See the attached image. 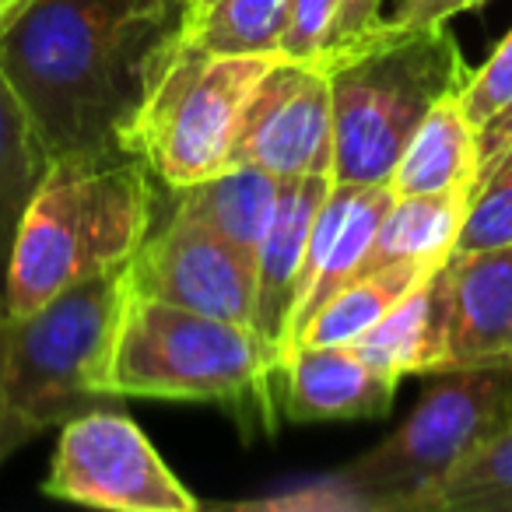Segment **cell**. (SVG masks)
I'll return each instance as SVG.
<instances>
[{
    "instance_id": "1",
    "label": "cell",
    "mask_w": 512,
    "mask_h": 512,
    "mask_svg": "<svg viewBox=\"0 0 512 512\" xmlns=\"http://www.w3.org/2000/svg\"><path fill=\"white\" fill-rule=\"evenodd\" d=\"M190 11V0H29L0 32V78L46 155H134Z\"/></svg>"
},
{
    "instance_id": "2",
    "label": "cell",
    "mask_w": 512,
    "mask_h": 512,
    "mask_svg": "<svg viewBox=\"0 0 512 512\" xmlns=\"http://www.w3.org/2000/svg\"><path fill=\"white\" fill-rule=\"evenodd\" d=\"M151 221L155 176L144 158H50V169L18 228L4 313H32L64 288L127 264Z\"/></svg>"
},
{
    "instance_id": "3",
    "label": "cell",
    "mask_w": 512,
    "mask_h": 512,
    "mask_svg": "<svg viewBox=\"0 0 512 512\" xmlns=\"http://www.w3.org/2000/svg\"><path fill=\"white\" fill-rule=\"evenodd\" d=\"M334 106V179L390 183L397 158L435 102L460 95L470 71L446 25L400 29L390 18L362 46L320 67Z\"/></svg>"
},
{
    "instance_id": "4",
    "label": "cell",
    "mask_w": 512,
    "mask_h": 512,
    "mask_svg": "<svg viewBox=\"0 0 512 512\" xmlns=\"http://www.w3.org/2000/svg\"><path fill=\"white\" fill-rule=\"evenodd\" d=\"M127 264L64 288L32 313L0 316L4 390L32 439L113 400L109 369L130 299Z\"/></svg>"
},
{
    "instance_id": "5",
    "label": "cell",
    "mask_w": 512,
    "mask_h": 512,
    "mask_svg": "<svg viewBox=\"0 0 512 512\" xmlns=\"http://www.w3.org/2000/svg\"><path fill=\"white\" fill-rule=\"evenodd\" d=\"M274 372L278 358L249 323L130 292L113 348L109 393L267 411Z\"/></svg>"
},
{
    "instance_id": "6",
    "label": "cell",
    "mask_w": 512,
    "mask_h": 512,
    "mask_svg": "<svg viewBox=\"0 0 512 512\" xmlns=\"http://www.w3.org/2000/svg\"><path fill=\"white\" fill-rule=\"evenodd\" d=\"M439 376L397 432L323 477L337 509L411 512L421 491L512 425V362L456 365Z\"/></svg>"
},
{
    "instance_id": "7",
    "label": "cell",
    "mask_w": 512,
    "mask_h": 512,
    "mask_svg": "<svg viewBox=\"0 0 512 512\" xmlns=\"http://www.w3.org/2000/svg\"><path fill=\"white\" fill-rule=\"evenodd\" d=\"M281 53H207L183 39L134 127V155L165 190L232 165L242 109Z\"/></svg>"
},
{
    "instance_id": "8",
    "label": "cell",
    "mask_w": 512,
    "mask_h": 512,
    "mask_svg": "<svg viewBox=\"0 0 512 512\" xmlns=\"http://www.w3.org/2000/svg\"><path fill=\"white\" fill-rule=\"evenodd\" d=\"M43 491L50 498L113 512L200 509L148 435L127 414L109 407H95L60 425Z\"/></svg>"
},
{
    "instance_id": "9",
    "label": "cell",
    "mask_w": 512,
    "mask_h": 512,
    "mask_svg": "<svg viewBox=\"0 0 512 512\" xmlns=\"http://www.w3.org/2000/svg\"><path fill=\"white\" fill-rule=\"evenodd\" d=\"M239 162L274 179H334V106L320 67L278 57L256 81L232 148V165Z\"/></svg>"
},
{
    "instance_id": "10",
    "label": "cell",
    "mask_w": 512,
    "mask_h": 512,
    "mask_svg": "<svg viewBox=\"0 0 512 512\" xmlns=\"http://www.w3.org/2000/svg\"><path fill=\"white\" fill-rule=\"evenodd\" d=\"M127 278L130 292L144 299L253 327L256 267L190 218L169 211L162 225L151 221Z\"/></svg>"
},
{
    "instance_id": "11",
    "label": "cell",
    "mask_w": 512,
    "mask_h": 512,
    "mask_svg": "<svg viewBox=\"0 0 512 512\" xmlns=\"http://www.w3.org/2000/svg\"><path fill=\"white\" fill-rule=\"evenodd\" d=\"M334 179L330 176H302L281 179L278 204H274L271 225H267L260 249H256V302H253V330L278 358V372L292 351V313L299 302V271L306 256L309 228L327 200Z\"/></svg>"
},
{
    "instance_id": "12",
    "label": "cell",
    "mask_w": 512,
    "mask_h": 512,
    "mask_svg": "<svg viewBox=\"0 0 512 512\" xmlns=\"http://www.w3.org/2000/svg\"><path fill=\"white\" fill-rule=\"evenodd\" d=\"M442 271L449 285V369L512 362V242L453 253Z\"/></svg>"
},
{
    "instance_id": "13",
    "label": "cell",
    "mask_w": 512,
    "mask_h": 512,
    "mask_svg": "<svg viewBox=\"0 0 512 512\" xmlns=\"http://www.w3.org/2000/svg\"><path fill=\"white\" fill-rule=\"evenodd\" d=\"M281 372L292 421L383 418L397 390V379L337 344H295Z\"/></svg>"
},
{
    "instance_id": "14",
    "label": "cell",
    "mask_w": 512,
    "mask_h": 512,
    "mask_svg": "<svg viewBox=\"0 0 512 512\" xmlns=\"http://www.w3.org/2000/svg\"><path fill=\"white\" fill-rule=\"evenodd\" d=\"M372 369L400 376H428L449 369V285L446 271H435L407 292L372 330L351 344Z\"/></svg>"
},
{
    "instance_id": "15",
    "label": "cell",
    "mask_w": 512,
    "mask_h": 512,
    "mask_svg": "<svg viewBox=\"0 0 512 512\" xmlns=\"http://www.w3.org/2000/svg\"><path fill=\"white\" fill-rule=\"evenodd\" d=\"M278 186L281 179H274L260 165L239 162L228 165L225 172H218L211 179L169 190V211L204 225L225 246H232L246 264L256 267V249H260V239H264L267 225H271L274 204H278Z\"/></svg>"
},
{
    "instance_id": "16",
    "label": "cell",
    "mask_w": 512,
    "mask_h": 512,
    "mask_svg": "<svg viewBox=\"0 0 512 512\" xmlns=\"http://www.w3.org/2000/svg\"><path fill=\"white\" fill-rule=\"evenodd\" d=\"M467 200V186L393 197L390 211H386L383 225H379L376 239H372L369 253H365L358 278L390 264L442 267L453 256L456 235H460L463 214H467Z\"/></svg>"
},
{
    "instance_id": "17",
    "label": "cell",
    "mask_w": 512,
    "mask_h": 512,
    "mask_svg": "<svg viewBox=\"0 0 512 512\" xmlns=\"http://www.w3.org/2000/svg\"><path fill=\"white\" fill-rule=\"evenodd\" d=\"M477 172V141L460 95H446L435 102L432 113L421 120L414 137L407 141L404 155L390 172L393 197L407 193H439L453 186L474 183Z\"/></svg>"
},
{
    "instance_id": "18",
    "label": "cell",
    "mask_w": 512,
    "mask_h": 512,
    "mask_svg": "<svg viewBox=\"0 0 512 512\" xmlns=\"http://www.w3.org/2000/svg\"><path fill=\"white\" fill-rule=\"evenodd\" d=\"M46 169H50V155H46L43 141L11 95L8 81L0 78V313L8 299V267L18 228H22V218Z\"/></svg>"
},
{
    "instance_id": "19",
    "label": "cell",
    "mask_w": 512,
    "mask_h": 512,
    "mask_svg": "<svg viewBox=\"0 0 512 512\" xmlns=\"http://www.w3.org/2000/svg\"><path fill=\"white\" fill-rule=\"evenodd\" d=\"M439 267L425 264H390L379 271L365 274V278L344 285L320 313L309 320L302 330L299 344H337V348H351L365 330H372L407 292L428 281Z\"/></svg>"
},
{
    "instance_id": "20",
    "label": "cell",
    "mask_w": 512,
    "mask_h": 512,
    "mask_svg": "<svg viewBox=\"0 0 512 512\" xmlns=\"http://www.w3.org/2000/svg\"><path fill=\"white\" fill-rule=\"evenodd\" d=\"M411 512H512V425L421 491Z\"/></svg>"
},
{
    "instance_id": "21",
    "label": "cell",
    "mask_w": 512,
    "mask_h": 512,
    "mask_svg": "<svg viewBox=\"0 0 512 512\" xmlns=\"http://www.w3.org/2000/svg\"><path fill=\"white\" fill-rule=\"evenodd\" d=\"M390 204H393L390 183L362 186V193H358L355 204H351L348 218H344L341 232H337L327 264H323V271L316 274V281L309 285V292L302 295L299 306H295L292 327H288L292 348L299 344V337H302V330L309 327V320H313V316L320 313V309L327 306V302L334 299L344 285H351V281L358 278L365 253H369V246H372V239H376V232H379V225H383Z\"/></svg>"
},
{
    "instance_id": "22",
    "label": "cell",
    "mask_w": 512,
    "mask_h": 512,
    "mask_svg": "<svg viewBox=\"0 0 512 512\" xmlns=\"http://www.w3.org/2000/svg\"><path fill=\"white\" fill-rule=\"evenodd\" d=\"M292 0H211L190 11L183 39L207 53H281Z\"/></svg>"
},
{
    "instance_id": "23",
    "label": "cell",
    "mask_w": 512,
    "mask_h": 512,
    "mask_svg": "<svg viewBox=\"0 0 512 512\" xmlns=\"http://www.w3.org/2000/svg\"><path fill=\"white\" fill-rule=\"evenodd\" d=\"M512 242V162L498 165L488 179L470 186L467 214L453 253H477Z\"/></svg>"
},
{
    "instance_id": "24",
    "label": "cell",
    "mask_w": 512,
    "mask_h": 512,
    "mask_svg": "<svg viewBox=\"0 0 512 512\" xmlns=\"http://www.w3.org/2000/svg\"><path fill=\"white\" fill-rule=\"evenodd\" d=\"M463 113H467L470 127H481L491 113L512 102V29L502 43L491 50V57L484 60L477 71H470L467 85L460 92Z\"/></svg>"
},
{
    "instance_id": "25",
    "label": "cell",
    "mask_w": 512,
    "mask_h": 512,
    "mask_svg": "<svg viewBox=\"0 0 512 512\" xmlns=\"http://www.w3.org/2000/svg\"><path fill=\"white\" fill-rule=\"evenodd\" d=\"M334 8L337 0H292L285 36H281V57L320 67L330 50Z\"/></svg>"
},
{
    "instance_id": "26",
    "label": "cell",
    "mask_w": 512,
    "mask_h": 512,
    "mask_svg": "<svg viewBox=\"0 0 512 512\" xmlns=\"http://www.w3.org/2000/svg\"><path fill=\"white\" fill-rule=\"evenodd\" d=\"M379 8H383V0H337L334 29H330V50H327V57H323V64H327L330 57H341V53L355 50L365 39L376 36L386 22V18L379 15Z\"/></svg>"
},
{
    "instance_id": "27",
    "label": "cell",
    "mask_w": 512,
    "mask_h": 512,
    "mask_svg": "<svg viewBox=\"0 0 512 512\" xmlns=\"http://www.w3.org/2000/svg\"><path fill=\"white\" fill-rule=\"evenodd\" d=\"M474 141H477V172L470 186L488 179L498 165L512 162V102H505L498 113H491L488 120L474 130Z\"/></svg>"
},
{
    "instance_id": "28",
    "label": "cell",
    "mask_w": 512,
    "mask_h": 512,
    "mask_svg": "<svg viewBox=\"0 0 512 512\" xmlns=\"http://www.w3.org/2000/svg\"><path fill=\"white\" fill-rule=\"evenodd\" d=\"M488 0H397L390 22L400 29H432V25H446L453 15L470 8H481Z\"/></svg>"
},
{
    "instance_id": "29",
    "label": "cell",
    "mask_w": 512,
    "mask_h": 512,
    "mask_svg": "<svg viewBox=\"0 0 512 512\" xmlns=\"http://www.w3.org/2000/svg\"><path fill=\"white\" fill-rule=\"evenodd\" d=\"M29 439H32V432L18 421V414L11 411V404H8V390H4V348H0V463L8 460L18 446H25Z\"/></svg>"
},
{
    "instance_id": "30",
    "label": "cell",
    "mask_w": 512,
    "mask_h": 512,
    "mask_svg": "<svg viewBox=\"0 0 512 512\" xmlns=\"http://www.w3.org/2000/svg\"><path fill=\"white\" fill-rule=\"evenodd\" d=\"M25 4H29V0H0V32L8 29V25L22 15Z\"/></svg>"
},
{
    "instance_id": "31",
    "label": "cell",
    "mask_w": 512,
    "mask_h": 512,
    "mask_svg": "<svg viewBox=\"0 0 512 512\" xmlns=\"http://www.w3.org/2000/svg\"><path fill=\"white\" fill-rule=\"evenodd\" d=\"M193 8H204V4H211V0H190Z\"/></svg>"
}]
</instances>
